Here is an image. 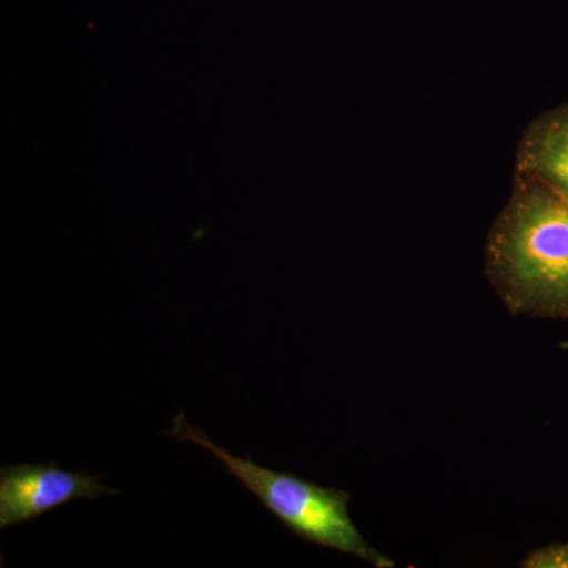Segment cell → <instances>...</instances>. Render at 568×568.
Wrapping results in <instances>:
<instances>
[{"instance_id":"cell-1","label":"cell","mask_w":568,"mask_h":568,"mask_svg":"<svg viewBox=\"0 0 568 568\" xmlns=\"http://www.w3.org/2000/svg\"><path fill=\"white\" fill-rule=\"evenodd\" d=\"M487 275L515 315L568 320V200L517 174L489 233Z\"/></svg>"},{"instance_id":"cell-2","label":"cell","mask_w":568,"mask_h":568,"mask_svg":"<svg viewBox=\"0 0 568 568\" xmlns=\"http://www.w3.org/2000/svg\"><path fill=\"white\" fill-rule=\"evenodd\" d=\"M170 435L211 452L246 491L256 496L302 540L345 552L377 568L395 566L394 560L381 555L355 528L349 514V493L321 487L291 473L265 469L252 458L235 457L226 448L216 446L203 429L190 425L183 413L174 417Z\"/></svg>"},{"instance_id":"cell-3","label":"cell","mask_w":568,"mask_h":568,"mask_svg":"<svg viewBox=\"0 0 568 568\" xmlns=\"http://www.w3.org/2000/svg\"><path fill=\"white\" fill-rule=\"evenodd\" d=\"M102 477L69 473L55 463L3 466L0 469V528L33 521L78 499L115 495L100 484Z\"/></svg>"},{"instance_id":"cell-4","label":"cell","mask_w":568,"mask_h":568,"mask_svg":"<svg viewBox=\"0 0 568 568\" xmlns=\"http://www.w3.org/2000/svg\"><path fill=\"white\" fill-rule=\"evenodd\" d=\"M517 174L568 200V102L530 123L519 141Z\"/></svg>"},{"instance_id":"cell-5","label":"cell","mask_w":568,"mask_h":568,"mask_svg":"<svg viewBox=\"0 0 568 568\" xmlns=\"http://www.w3.org/2000/svg\"><path fill=\"white\" fill-rule=\"evenodd\" d=\"M528 568H568V544L537 549L523 560Z\"/></svg>"}]
</instances>
